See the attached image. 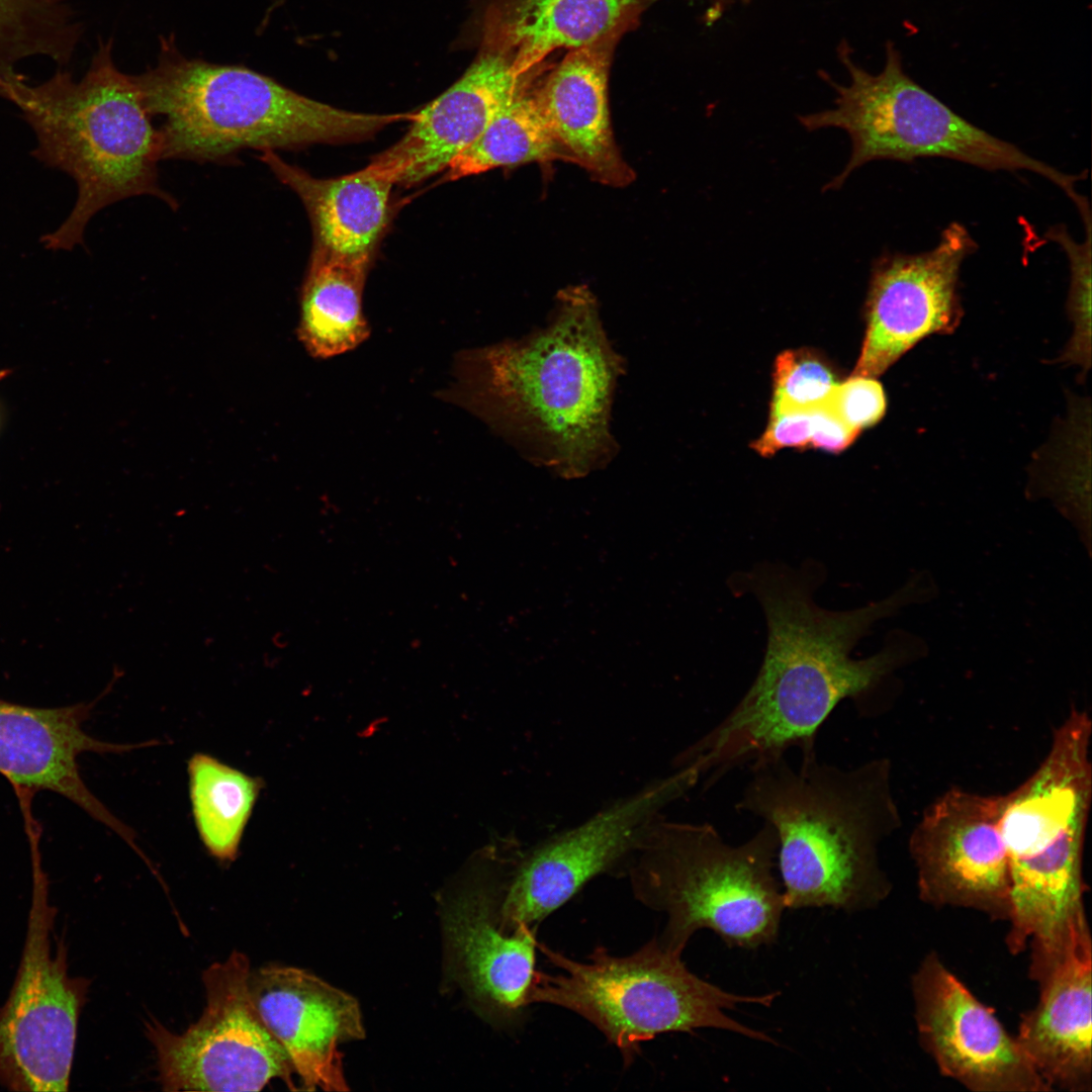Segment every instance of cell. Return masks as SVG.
Masks as SVG:
<instances>
[{
	"label": "cell",
	"mask_w": 1092,
	"mask_h": 1092,
	"mask_svg": "<svg viewBox=\"0 0 1092 1092\" xmlns=\"http://www.w3.org/2000/svg\"><path fill=\"white\" fill-rule=\"evenodd\" d=\"M74 0H0V78L17 65L44 57L64 68L82 36Z\"/></svg>",
	"instance_id": "obj_27"
},
{
	"label": "cell",
	"mask_w": 1092,
	"mask_h": 1092,
	"mask_svg": "<svg viewBox=\"0 0 1092 1092\" xmlns=\"http://www.w3.org/2000/svg\"><path fill=\"white\" fill-rule=\"evenodd\" d=\"M586 285L558 291L548 323L520 339L460 350L438 397L460 406L528 460L563 478L605 467L617 454L611 432L624 373Z\"/></svg>",
	"instance_id": "obj_2"
},
{
	"label": "cell",
	"mask_w": 1092,
	"mask_h": 1092,
	"mask_svg": "<svg viewBox=\"0 0 1092 1092\" xmlns=\"http://www.w3.org/2000/svg\"><path fill=\"white\" fill-rule=\"evenodd\" d=\"M1091 720L1074 710L1033 774L1004 795L1001 830L1010 880L1013 952L1057 948L1085 914L1082 857L1091 803Z\"/></svg>",
	"instance_id": "obj_7"
},
{
	"label": "cell",
	"mask_w": 1092,
	"mask_h": 1092,
	"mask_svg": "<svg viewBox=\"0 0 1092 1092\" xmlns=\"http://www.w3.org/2000/svg\"><path fill=\"white\" fill-rule=\"evenodd\" d=\"M538 950L559 972H537L530 1004L555 1005L581 1016L619 1050L625 1066L643 1042L665 1032L716 1028L775 1042L725 1010L739 1004L769 1006L777 993L743 996L724 991L692 973L681 956L666 949L658 937L623 957L599 945L585 962L540 942Z\"/></svg>",
	"instance_id": "obj_8"
},
{
	"label": "cell",
	"mask_w": 1092,
	"mask_h": 1092,
	"mask_svg": "<svg viewBox=\"0 0 1092 1092\" xmlns=\"http://www.w3.org/2000/svg\"><path fill=\"white\" fill-rule=\"evenodd\" d=\"M839 382L825 360L808 349L786 350L774 367L770 410H810L827 401Z\"/></svg>",
	"instance_id": "obj_29"
},
{
	"label": "cell",
	"mask_w": 1092,
	"mask_h": 1092,
	"mask_svg": "<svg viewBox=\"0 0 1092 1092\" xmlns=\"http://www.w3.org/2000/svg\"><path fill=\"white\" fill-rule=\"evenodd\" d=\"M811 445L830 453L845 450L859 433L849 428L826 403L812 408Z\"/></svg>",
	"instance_id": "obj_32"
},
{
	"label": "cell",
	"mask_w": 1092,
	"mask_h": 1092,
	"mask_svg": "<svg viewBox=\"0 0 1092 1092\" xmlns=\"http://www.w3.org/2000/svg\"><path fill=\"white\" fill-rule=\"evenodd\" d=\"M134 78L162 119V160L236 164L244 150L356 142L413 116L336 108L247 67L187 57L174 35L161 37L155 65Z\"/></svg>",
	"instance_id": "obj_5"
},
{
	"label": "cell",
	"mask_w": 1092,
	"mask_h": 1092,
	"mask_svg": "<svg viewBox=\"0 0 1092 1092\" xmlns=\"http://www.w3.org/2000/svg\"><path fill=\"white\" fill-rule=\"evenodd\" d=\"M778 838L763 826L728 843L714 825L668 820L645 828L626 869L632 892L666 916L660 943L681 956L698 930L716 932L730 947L774 943L786 909L775 875Z\"/></svg>",
	"instance_id": "obj_6"
},
{
	"label": "cell",
	"mask_w": 1092,
	"mask_h": 1092,
	"mask_svg": "<svg viewBox=\"0 0 1092 1092\" xmlns=\"http://www.w3.org/2000/svg\"><path fill=\"white\" fill-rule=\"evenodd\" d=\"M249 991L302 1089L347 1091L338 1044L365 1036L357 1000L303 970L277 965L251 972Z\"/></svg>",
	"instance_id": "obj_19"
},
{
	"label": "cell",
	"mask_w": 1092,
	"mask_h": 1092,
	"mask_svg": "<svg viewBox=\"0 0 1092 1092\" xmlns=\"http://www.w3.org/2000/svg\"><path fill=\"white\" fill-rule=\"evenodd\" d=\"M369 265L311 254L300 293L298 338L315 359L358 348L370 336L363 311Z\"/></svg>",
	"instance_id": "obj_24"
},
{
	"label": "cell",
	"mask_w": 1092,
	"mask_h": 1092,
	"mask_svg": "<svg viewBox=\"0 0 1092 1092\" xmlns=\"http://www.w3.org/2000/svg\"><path fill=\"white\" fill-rule=\"evenodd\" d=\"M32 895L20 964L0 1008V1085L17 1092L68 1090L89 980L68 970L55 934L56 908L40 852H32Z\"/></svg>",
	"instance_id": "obj_10"
},
{
	"label": "cell",
	"mask_w": 1092,
	"mask_h": 1092,
	"mask_svg": "<svg viewBox=\"0 0 1092 1092\" xmlns=\"http://www.w3.org/2000/svg\"><path fill=\"white\" fill-rule=\"evenodd\" d=\"M656 0H495L487 9L482 46L512 58L518 75L552 52L619 37Z\"/></svg>",
	"instance_id": "obj_22"
},
{
	"label": "cell",
	"mask_w": 1092,
	"mask_h": 1092,
	"mask_svg": "<svg viewBox=\"0 0 1092 1092\" xmlns=\"http://www.w3.org/2000/svg\"><path fill=\"white\" fill-rule=\"evenodd\" d=\"M800 760L793 766L781 753L751 761L736 804L776 832L786 909L876 906L889 891L879 844L897 819L888 761L845 769L816 750Z\"/></svg>",
	"instance_id": "obj_3"
},
{
	"label": "cell",
	"mask_w": 1092,
	"mask_h": 1092,
	"mask_svg": "<svg viewBox=\"0 0 1092 1092\" xmlns=\"http://www.w3.org/2000/svg\"><path fill=\"white\" fill-rule=\"evenodd\" d=\"M837 56L850 83L840 85L822 72L836 92L834 107L798 116L807 130L837 127L851 139L849 160L824 190L840 188L853 171L872 161L944 158L989 171H1030L1062 189L1075 206L1084 200L1076 184L1086 172L1064 173L959 115L903 71L892 41L886 44V63L879 74L856 65L845 40Z\"/></svg>",
	"instance_id": "obj_9"
},
{
	"label": "cell",
	"mask_w": 1092,
	"mask_h": 1092,
	"mask_svg": "<svg viewBox=\"0 0 1092 1092\" xmlns=\"http://www.w3.org/2000/svg\"><path fill=\"white\" fill-rule=\"evenodd\" d=\"M1091 957L1085 917L1053 957L1030 966L1040 996L1015 1038L1050 1089L1091 1090Z\"/></svg>",
	"instance_id": "obj_20"
},
{
	"label": "cell",
	"mask_w": 1092,
	"mask_h": 1092,
	"mask_svg": "<svg viewBox=\"0 0 1092 1092\" xmlns=\"http://www.w3.org/2000/svg\"><path fill=\"white\" fill-rule=\"evenodd\" d=\"M812 432V408L770 410L764 433L751 447L765 457L785 448L806 449L811 445Z\"/></svg>",
	"instance_id": "obj_31"
},
{
	"label": "cell",
	"mask_w": 1092,
	"mask_h": 1092,
	"mask_svg": "<svg viewBox=\"0 0 1092 1092\" xmlns=\"http://www.w3.org/2000/svg\"><path fill=\"white\" fill-rule=\"evenodd\" d=\"M825 403L857 433L878 424L887 410L883 385L876 377L860 375L838 383Z\"/></svg>",
	"instance_id": "obj_30"
},
{
	"label": "cell",
	"mask_w": 1092,
	"mask_h": 1092,
	"mask_svg": "<svg viewBox=\"0 0 1092 1092\" xmlns=\"http://www.w3.org/2000/svg\"><path fill=\"white\" fill-rule=\"evenodd\" d=\"M189 798L197 833L208 853L234 861L265 783L212 755L197 752L187 762Z\"/></svg>",
	"instance_id": "obj_25"
},
{
	"label": "cell",
	"mask_w": 1092,
	"mask_h": 1092,
	"mask_svg": "<svg viewBox=\"0 0 1092 1092\" xmlns=\"http://www.w3.org/2000/svg\"><path fill=\"white\" fill-rule=\"evenodd\" d=\"M105 693L91 703L58 708L30 707L0 699V775L10 783L19 805L31 803L41 791L58 794L114 831L141 854L135 832L89 790L78 764V757L85 752L123 753L155 745V741L111 743L85 732L84 723Z\"/></svg>",
	"instance_id": "obj_17"
},
{
	"label": "cell",
	"mask_w": 1092,
	"mask_h": 1092,
	"mask_svg": "<svg viewBox=\"0 0 1092 1092\" xmlns=\"http://www.w3.org/2000/svg\"><path fill=\"white\" fill-rule=\"evenodd\" d=\"M258 159L301 200L312 233V253L369 265L389 216V180L367 167L336 178H317L274 151Z\"/></svg>",
	"instance_id": "obj_23"
},
{
	"label": "cell",
	"mask_w": 1092,
	"mask_h": 1092,
	"mask_svg": "<svg viewBox=\"0 0 1092 1092\" xmlns=\"http://www.w3.org/2000/svg\"><path fill=\"white\" fill-rule=\"evenodd\" d=\"M112 44L111 38L99 41L78 80L65 68L40 83L31 84L20 72L0 79V98L14 104L33 130L32 156L77 186L69 215L40 238L50 251L82 245L92 217L120 200L151 195L178 206L159 183V129L134 76L116 67Z\"/></svg>",
	"instance_id": "obj_4"
},
{
	"label": "cell",
	"mask_w": 1092,
	"mask_h": 1092,
	"mask_svg": "<svg viewBox=\"0 0 1092 1092\" xmlns=\"http://www.w3.org/2000/svg\"><path fill=\"white\" fill-rule=\"evenodd\" d=\"M912 989L921 1042L945 1076L980 1092L1051 1090L1016 1038L936 954L924 958Z\"/></svg>",
	"instance_id": "obj_16"
},
{
	"label": "cell",
	"mask_w": 1092,
	"mask_h": 1092,
	"mask_svg": "<svg viewBox=\"0 0 1092 1092\" xmlns=\"http://www.w3.org/2000/svg\"><path fill=\"white\" fill-rule=\"evenodd\" d=\"M7 373H8V371H7V370H0V380H1L2 378H4V377H5L6 375H7Z\"/></svg>",
	"instance_id": "obj_33"
},
{
	"label": "cell",
	"mask_w": 1092,
	"mask_h": 1092,
	"mask_svg": "<svg viewBox=\"0 0 1092 1092\" xmlns=\"http://www.w3.org/2000/svg\"><path fill=\"white\" fill-rule=\"evenodd\" d=\"M694 765L675 767L639 791L531 848L518 859L500 907L506 931L536 927L597 876L627 867L647 825L701 780Z\"/></svg>",
	"instance_id": "obj_12"
},
{
	"label": "cell",
	"mask_w": 1092,
	"mask_h": 1092,
	"mask_svg": "<svg viewBox=\"0 0 1092 1092\" xmlns=\"http://www.w3.org/2000/svg\"><path fill=\"white\" fill-rule=\"evenodd\" d=\"M1084 231L1082 242H1076L1065 225L1050 228L1045 237L1062 248L1070 267L1067 307L1074 330L1061 361L1077 365L1086 372L1091 364L1092 225L1084 226Z\"/></svg>",
	"instance_id": "obj_28"
},
{
	"label": "cell",
	"mask_w": 1092,
	"mask_h": 1092,
	"mask_svg": "<svg viewBox=\"0 0 1092 1092\" xmlns=\"http://www.w3.org/2000/svg\"><path fill=\"white\" fill-rule=\"evenodd\" d=\"M535 81L518 94L484 131L450 163L446 169V181L498 167L532 162H567L536 104L533 95Z\"/></svg>",
	"instance_id": "obj_26"
},
{
	"label": "cell",
	"mask_w": 1092,
	"mask_h": 1092,
	"mask_svg": "<svg viewBox=\"0 0 1092 1092\" xmlns=\"http://www.w3.org/2000/svg\"><path fill=\"white\" fill-rule=\"evenodd\" d=\"M537 73L535 69L518 75L509 54L482 46L464 74L415 112L404 135L376 155L367 168L406 187L446 170L537 79Z\"/></svg>",
	"instance_id": "obj_18"
},
{
	"label": "cell",
	"mask_w": 1092,
	"mask_h": 1092,
	"mask_svg": "<svg viewBox=\"0 0 1092 1092\" xmlns=\"http://www.w3.org/2000/svg\"><path fill=\"white\" fill-rule=\"evenodd\" d=\"M1003 803L1001 795L952 789L924 812L910 839L923 900L1009 918V862L1001 830Z\"/></svg>",
	"instance_id": "obj_15"
},
{
	"label": "cell",
	"mask_w": 1092,
	"mask_h": 1092,
	"mask_svg": "<svg viewBox=\"0 0 1092 1092\" xmlns=\"http://www.w3.org/2000/svg\"><path fill=\"white\" fill-rule=\"evenodd\" d=\"M977 249L968 229L952 221L931 250L884 252L875 259L864 339L851 375L877 378L925 338L956 330L963 315L961 268Z\"/></svg>",
	"instance_id": "obj_14"
},
{
	"label": "cell",
	"mask_w": 1092,
	"mask_h": 1092,
	"mask_svg": "<svg viewBox=\"0 0 1092 1092\" xmlns=\"http://www.w3.org/2000/svg\"><path fill=\"white\" fill-rule=\"evenodd\" d=\"M251 972L235 950L203 972L206 1005L195 1023L181 1033L146 1023L163 1090L259 1091L275 1078L295 1089L290 1060L251 999Z\"/></svg>",
	"instance_id": "obj_11"
},
{
	"label": "cell",
	"mask_w": 1092,
	"mask_h": 1092,
	"mask_svg": "<svg viewBox=\"0 0 1092 1092\" xmlns=\"http://www.w3.org/2000/svg\"><path fill=\"white\" fill-rule=\"evenodd\" d=\"M524 851L515 835L494 836L474 856L473 883L446 910L445 927L474 999L508 1027H521L536 979V927L506 931L499 907Z\"/></svg>",
	"instance_id": "obj_13"
},
{
	"label": "cell",
	"mask_w": 1092,
	"mask_h": 1092,
	"mask_svg": "<svg viewBox=\"0 0 1092 1092\" xmlns=\"http://www.w3.org/2000/svg\"><path fill=\"white\" fill-rule=\"evenodd\" d=\"M825 576L824 566L812 559L798 567L762 561L730 576V589L751 594L762 610L763 658L735 707L684 750L675 766H697L710 775L711 786L756 758L793 747L813 751L819 729L837 705L859 703L897 669L926 656V641L904 629L891 630L874 654L853 658L851 653L879 621L936 598L937 583L928 570H915L887 597L845 611L814 600Z\"/></svg>",
	"instance_id": "obj_1"
},
{
	"label": "cell",
	"mask_w": 1092,
	"mask_h": 1092,
	"mask_svg": "<svg viewBox=\"0 0 1092 1092\" xmlns=\"http://www.w3.org/2000/svg\"><path fill=\"white\" fill-rule=\"evenodd\" d=\"M618 38L569 50L533 85L536 104L567 162L611 187H625L635 179L617 146L608 103L609 66Z\"/></svg>",
	"instance_id": "obj_21"
}]
</instances>
